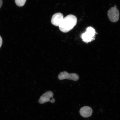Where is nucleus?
Returning a JSON list of instances; mask_svg holds the SVG:
<instances>
[{"label": "nucleus", "instance_id": "423d86ee", "mask_svg": "<svg viewBox=\"0 0 120 120\" xmlns=\"http://www.w3.org/2000/svg\"><path fill=\"white\" fill-rule=\"evenodd\" d=\"M64 18V15L62 13H57L52 16L51 22L52 25L59 26Z\"/></svg>", "mask_w": 120, "mask_h": 120}, {"label": "nucleus", "instance_id": "0eeeda50", "mask_svg": "<svg viewBox=\"0 0 120 120\" xmlns=\"http://www.w3.org/2000/svg\"><path fill=\"white\" fill-rule=\"evenodd\" d=\"M92 112V109L88 106H83L80 109L79 111L80 115L85 118H88L91 116Z\"/></svg>", "mask_w": 120, "mask_h": 120}, {"label": "nucleus", "instance_id": "20e7f679", "mask_svg": "<svg viewBox=\"0 0 120 120\" xmlns=\"http://www.w3.org/2000/svg\"><path fill=\"white\" fill-rule=\"evenodd\" d=\"M58 78L60 80L67 79L72 80L75 81L78 80L79 78L78 75L76 73H69L66 71L62 72L60 73L58 75Z\"/></svg>", "mask_w": 120, "mask_h": 120}, {"label": "nucleus", "instance_id": "39448f33", "mask_svg": "<svg viewBox=\"0 0 120 120\" xmlns=\"http://www.w3.org/2000/svg\"><path fill=\"white\" fill-rule=\"evenodd\" d=\"M109 19L112 22H117L119 18V12L118 9L114 7H112L108 12Z\"/></svg>", "mask_w": 120, "mask_h": 120}, {"label": "nucleus", "instance_id": "f257e3e1", "mask_svg": "<svg viewBox=\"0 0 120 120\" xmlns=\"http://www.w3.org/2000/svg\"><path fill=\"white\" fill-rule=\"evenodd\" d=\"M77 19L75 16L72 15H69L64 18L59 26L61 31L64 33H67L73 29L76 26Z\"/></svg>", "mask_w": 120, "mask_h": 120}, {"label": "nucleus", "instance_id": "6e6552de", "mask_svg": "<svg viewBox=\"0 0 120 120\" xmlns=\"http://www.w3.org/2000/svg\"><path fill=\"white\" fill-rule=\"evenodd\" d=\"M15 2L18 6L22 7L24 5L26 0H15Z\"/></svg>", "mask_w": 120, "mask_h": 120}, {"label": "nucleus", "instance_id": "7ed1b4c3", "mask_svg": "<svg viewBox=\"0 0 120 120\" xmlns=\"http://www.w3.org/2000/svg\"><path fill=\"white\" fill-rule=\"evenodd\" d=\"M53 93L52 91H47L40 97L39 100V103L42 104L49 101L52 103H54L55 100L53 98Z\"/></svg>", "mask_w": 120, "mask_h": 120}, {"label": "nucleus", "instance_id": "f03ea898", "mask_svg": "<svg viewBox=\"0 0 120 120\" xmlns=\"http://www.w3.org/2000/svg\"><path fill=\"white\" fill-rule=\"evenodd\" d=\"M97 34L95 29L91 26L88 27L85 33L81 36L82 41L88 43L95 40V34Z\"/></svg>", "mask_w": 120, "mask_h": 120}, {"label": "nucleus", "instance_id": "9d476101", "mask_svg": "<svg viewBox=\"0 0 120 120\" xmlns=\"http://www.w3.org/2000/svg\"><path fill=\"white\" fill-rule=\"evenodd\" d=\"M3 4L2 0H0V8L2 6Z\"/></svg>", "mask_w": 120, "mask_h": 120}, {"label": "nucleus", "instance_id": "1a4fd4ad", "mask_svg": "<svg viewBox=\"0 0 120 120\" xmlns=\"http://www.w3.org/2000/svg\"><path fill=\"white\" fill-rule=\"evenodd\" d=\"M3 40L2 38H1V36H0V48H1Z\"/></svg>", "mask_w": 120, "mask_h": 120}]
</instances>
